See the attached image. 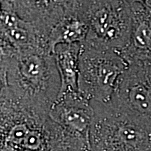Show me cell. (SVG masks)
<instances>
[{
  "label": "cell",
  "instance_id": "obj_9",
  "mask_svg": "<svg viewBox=\"0 0 151 151\" xmlns=\"http://www.w3.org/2000/svg\"><path fill=\"white\" fill-rule=\"evenodd\" d=\"M133 22L130 41L120 52L130 63L151 64V9L143 1H131Z\"/></svg>",
  "mask_w": 151,
  "mask_h": 151
},
{
  "label": "cell",
  "instance_id": "obj_8",
  "mask_svg": "<svg viewBox=\"0 0 151 151\" xmlns=\"http://www.w3.org/2000/svg\"><path fill=\"white\" fill-rule=\"evenodd\" d=\"M0 46L16 50L28 48H42L52 52L48 41L31 23L16 14L10 1H1Z\"/></svg>",
  "mask_w": 151,
  "mask_h": 151
},
{
  "label": "cell",
  "instance_id": "obj_1",
  "mask_svg": "<svg viewBox=\"0 0 151 151\" xmlns=\"http://www.w3.org/2000/svg\"><path fill=\"white\" fill-rule=\"evenodd\" d=\"M0 97L50 112L61 90L53 52L42 48L16 50L6 46H0Z\"/></svg>",
  "mask_w": 151,
  "mask_h": 151
},
{
  "label": "cell",
  "instance_id": "obj_11",
  "mask_svg": "<svg viewBox=\"0 0 151 151\" xmlns=\"http://www.w3.org/2000/svg\"><path fill=\"white\" fill-rule=\"evenodd\" d=\"M88 34L81 1H66L65 12L50 37V47L54 53L55 48L60 43H84Z\"/></svg>",
  "mask_w": 151,
  "mask_h": 151
},
{
  "label": "cell",
  "instance_id": "obj_7",
  "mask_svg": "<svg viewBox=\"0 0 151 151\" xmlns=\"http://www.w3.org/2000/svg\"><path fill=\"white\" fill-rule=\"evenodd\" d=\"M49 116L71 134L90 143L94 111L91 101L80 92H69L58 96Z\"/></svg>",
  "mask_w": 151,
  "mask_h": 151
},
{
  "label": "cell",
  "instance_id": "obj_2",
  "mask_svg": "<svg viewBox=\"0 0 151 151\" xmlns=\"http://www.w3.org/2000/svg\"><path fill=\"white\" fill-rule=\"evenodd\" d=\"M0 98L1 151H91L90 143L66 131L49 113Z\"/></svg>",
  "mask_w": 151,
  "mask_h": 151
},
{
  "label": "cell",
  "instance_id": "obj_3",
  "mask_svg": "<svg viewBox=\"0 0 151 151\" xmlns=\"http://www.w3.org/2000/svg\"><path fill=\"white\" fill-rule=\"evenodd\" d=\"M91 151H151V126L111 102H91Z\"/></svg>",
  "mask_w": 151,
  "mask_h": 151
},
{
  "label": "cell",
  "instance_id": "obj_10",
  "mask_svg": "<svg viewBox=\"0 0 151 151\" xmlns=\"http://www.w3.org/2000/svg\"><path fill=\"white\" fill-rule=\"evenodd\" d=\"M10 2L16 14L22 20L35 26L49 43L52 32L65 14L66 1H10Z\"/></svg>",
  "mask_w": 151,
  "mask_h": 151
},
{
  "label": "cell",
  "instance_id": "obj_4",
  "mask_svg": "<svg viewBox=\"0 0 151 151\" xmlns=\"http://www.w3.org/2000/svg\"><path fill=\"white\" fill-rule=\"evenodd\" d=\"M128 65L119 52L85 42L79 59L78 92L91 102L110 103Z\"/></svg>",
  "mask_w": 151,
  "mask_h": 151
},
{
  "label": "cell",
  "instance_id": "obj_6",
  "mask_svg": "<svg viewBox=\"0 0 151 151\" xmlns=\"http://www.w3.org/2000/svg\"><path fill=\"white\" fill-rule=\"evenodd\" d=\"M111 103L151 126V64H129Z\"/></svg>",
  "mask_w": 151,
  "mask_h": 151
},
{
  "label": "cell",
  "instance_id": "obj_12",
  "mask_svg": "<svg viewBox=\"0 0 151 151\" xmlns=\"http://www.w3.org/2000/svg\"><path fill=\"white\" fill-rule=\"evenodd\" d=\"M83 43H60L54 50V56L61 79L59 95L78 92L79 59Z\"/></svg>",
  "mask_w": 151,
  "mask_h": 151
},
{
  "label": "cell",
  "instance_id": "obj_5",
  "mask_svg": "<svg viewBox=\"0 0 151 151\" xmlns=\"http://www.w3.org/2000/svg\"><path fill=\"white\" fill-rule=\"evenodd\" d=\"M88 25L86 43L120 53L129 44L133 13L131 1H81Z\"/></svg>",
  "mask_w": 151,
  "mask_h": 151
}]
</instances>
